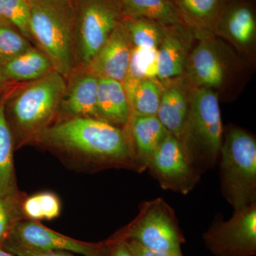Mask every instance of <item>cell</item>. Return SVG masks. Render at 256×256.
Returning a JSON list of instances; mask_svg holds the SVG:
<instances>
[{
  "instance_id": "24",
  "label": "cell",
  "mask_w": 256,
  "mask_h": 256,
  "mask_svg": "<svg viewBox=\"0 0 256 256\" xmlns=\"http://www.w3.org/2000/svg\"><path fill=\"white\" fill-rule=\"evenodd\" d=\"M185 20L200 30L214 28L222 0H176Z\"/></svg>"
},
{
  "instance_id": "4",
  "label": "cell",
  "mask_w": 256,
  "mask_h": 256,
  "mask_svg": "<svg viewBox=\"0 0 256 256\" xmlns=\"http://www.w3.org/2000/svg\"><path fill=\"white\" fill-rule=\"evenodd\" d=\"M220 190L234 212L256 204V141L250 132L229 126L220 150Z\"/></svg>"
},
{
  "instance_id": "12",
  "label": "cell",
  "mask_w": 256,
  "mask_h": 256,
  "mask_svg": "<svg viewBox=\"0 0 256 256\" xmlns=\"http://www.w3.org/2000/svg\"><path fill=\"white\" fill-rule=\"evenodd\" d=\"M220 50L214 38L206 36L190 52L185 70L196 88L213 89L224 85L227 68Z\"/></svg>"
},
{
  "instance_id": "18",
  "label": "cell",
  "mask_w": 256,
  "mask_h": 256,
  "mask_svg": "<svg viewBox=\"0 0 256 256\" xmlns=\"http://www.w3.org/2000/svg\"><path fill=\"white\" fill-rule=\"evenodd\" d=\"M214 30L236 46L247 50L256 41L255 16L248 6L234 5L218 18Z\"/></svg>"
},
{
  "instance_id": "16",
  "label": "cell",
  "mask_w": 256,
  "mask_h": 256,
  "mask_svg": "<svg viewBox=\"0 0 256 256\" xmlns=\"http://www.w3.org/2000/svg\"><path fill=\"white\" fill-rule=\"evenodd\" d=\"M163 88L156 117L166 130L183 143L188 126L190 96L182 82L171 80Z\"/></svg>"
},
{
  "instance_id": "3",
  "label": "cell",
  "mask_w": 256,
  "mask_h": 256,
  "mask_svg": "<svg viewBox=\"0 0 256 256\" xmlns=\"http://www.w3.org/2000/svg\"><path fill=\"white\" fill-rule=\"evenodd\" d=\"M33 45L66 78L78 66L73 0H30Z\"/></svg>"
},
{
  "instance_id": "9",
  "label": "cell",
  "mask_w": 256,
  "mask_h": 256,
  "mask_svg": "<svg viewBox=\"0 0 256 256\" xmlns=\"http://www.w3.org/2000/svg\"><path fill=\"white\" fill-rule=\"evenodd\" d=\"M146 170L163 190L184 195L194 188L202 175L182 143L170 132L156 148Z\"/></svg>"
},
{
  "instance_id": "5",
  "label": "cell",
  "mask_w": 256,
  "mask_h": 256,
  "mask_svg": "<svg viewBox=\"0 0 256 256\" xmlns=\"http://www.w3.org/2000/svg\"><path fill=\"white\" fill-rule=\"evenodd\" d=\"M224 132L216 92L207 88H196L190 96L188 126L182 144L202 174L218 162Z\"/></svg>"
},
{
  "instance_id": "36",
  "label": "cell",
  "mask_w": 256,
  "mask_h": 256,
  "mask_svg": "<svg viewBox=\"0 0 256 256\" xmlns=\"http://www.w3.org/2000/svg\"></svg>"
},
{
  "instance_id": "25",
  "label": "cell",
  "mask_w": 256,
  "mask_h": 256,
  "mask_svg": "<svg viewBox=\"0 0 256 256\" xmlns=\"http://www.w3.org/2000/svg\"><path fill=\"white\" fill-rule=\"evenodd\" d=\"M156 78H146L136 88L129 101L130 117L156 116L163 87Z\"/></svg>"
},
{
  "instance_id": "27",
  "label": "cell",
  "mask_w": 256,
  "mask_h": 256,
  "mask_svg": "<svg viewBox=\"0 0 256 256\" xmlns=\"http://www.w3.org/2000/svg\"><path fill=\"white\" fill-rule=\"evenodd\" d=\"M30 16V0H0V20L12 25L33 44Z\"/></svg>"
},
{
  "instance_id": "2",
  "label": "cell",
  "mask_w": 256,
  "mask_h": 256,
  "mask_svg": "<svg viewBox=\"0 0 256 256\" xmlns=\"http://www.w3.org/2000/svg\"><path fill=\"white\" fill-rule=\"evenodd\" d=\"M65 87L66 78L54 70L33 82L15 84L8 92L4 116L15 150L33 146L54 124Z\"/></svg>"
},
{
  "instance_id": "20",
  "label": "cell",
  "mask_w": 256,
  "mask_h": 256,
  "mask_svg": "<svg viewBox=\"0 0 256 256\" xmlns=\"http://www.w3.org/2000/svg\"><path fill=\"white\" fill-rule=\"evenodd\" d=\"M124 16L152 20L164 26L183 24L176 6L169 0H118Z\"/></svg>"
},
{
  "instance_id": "21",
  "label": "cell",
  "mask_w": 256,
  "mask_h": 256,
  "mask_svg": "<svg viewBox=\"0 0 256 256\" xmlns=\"http://www.w3.org/2000/svg\"><path fill=\"white\" fill-rule=\"evenodd\" d=\"M4 101L0 100V196L18 193L14 164V146L4 116Z\"/></svg>"
},
{
  "instance_id": "1",
  "label": "cell",
  "mask_w": 256,
  "mask_h": 256,
  "mask_svg": "<svg viewBox=\"0 0 256 256\" xmlns=\"http://www.w3.org/2000/svg\"><path fill=\"white\" fill-rule=\"evenodd\" d=\"M77 172L110 169L137 172L126 131L96 118L55 122L34 143Z\"/></svg>"
},
{
  "instance_id": "31",
  "label": "cell",
  "mask_w": 256,
  "mask_h": 256,
  "mask_svg": "<svg viewBox=\"0 0 256 256\" xmlns=\"http://www.w3.org/2000/svg\"><path fill=\"white\" fill-rule=\"evenodd\" d=\"M23 214L26 220H43L41 207L36 194L25 197L22 205Z\"/></svg>"
},
{
  "instance_id": "30",
  "label": "cell",
  "mask_w": 256,
  "mask_h": 256,
  "mask_svg": "<svg viewBox=\"0 0 256 256\" xmlns=\"http://www.w3.org/2000/svg\"><path fill=\"white\" fill-rule=\"evenodd\" d=\"M2 248L15 256H82L76 255L74 252H62V250L37 252V250H30L9 242H5Z\"/></svg>"
},
{
  "instance_id": "6",
  "label": "cell",
  "mask_w": 256,
  "mask_h": 256,
  "mask_svg": "<svg viewBox=\"0 0 256 256\" xmlns=\"http://www.w3.org/2000/svg\"><path fill=\"white\" fill-rule=\"evenodd\" d=\"M109 238L134 240L153 250L166 252H181L185 242L174 210L162 198L141 204L136 218Z\"/></svg>"
},
{
  "instance_id": "34",
  "label": "cell",
  "mask_w": 256,
  "mask_h": 256,
  "mask_svg": "<svg viewBox=\"0 0 256 256\" xmlns=\"http://www.w3.org/2000/svg\"><path fill=\"white\" fill-rule=\"evenodd\" d=\"M14 82H12L6 80L2 73L0 69V100H4L6 96L15 85Z\"/></svg>"
},
{
  "instance_id": "13",
  "label": "cell",
  "mask_w": 256,
  "mask_h": 256,
  "mask_svg": "<svg viewBox=\"0 0 256 256\" xmlns=\"http://www.w3.org/2000/svg\"><path fill=\"white\" fill-rule=\"evenodd\" d=\"M124 130L137 172H143L148 170L152 156L169 132L156 116H131Z\"/></svg>"
},
{
  "instance_id": "23",
  "label": "cell",
  "mask_w": 256,
  "mask_h": 256,
  "mask_svg": "<svg viewBox=\"0 0 256 256\" xmlns=\"http://www.w3.org/2000/svg\"><path fill=\"white\" fill-rule=\"evenodd\" d=\"M121 23L133 47L158 48L168 26L144 18L124 16Z\"/></svg>"
},
{
  "instance_id": "11",
  "label": "cell",
  "mask_w": 256,
  "mask_h": 256,
  "mask_svg": "<svg viewBox=\"0 0 256 256\" xmlns=\"http://www.w3.org/2000/svg\"><path fill=\"white\" fill-rule=\"evenodd\" d=\"M65 78V90L55 122L73 118L98 119L99 77L87 67L78 66Z\"/></svg>"
},
{
  "instance_id": "14",
  "label": "cell",
  "mask_w": 256,
  "mask_h": 256,
  "mask_svg": "<svg viewBox=\"0 0 256 256\" xmlns=\"http://www.w3.org/2000/svg\"><path fill=\"white\" fill-rule=\"evenodd\" d=\"M133 46L121 21L87 68L99 78L124 82Z\"/></svg>"
},
{
  "instance_id": "35",
  "label": "cell",
  "mask_w": 256,
  "mask_h": 256,
  "mask_svg": "<svg viewBox=\"0 0 256 256\" xmlns=\"http://www.w3.org/2000/svg\"><path fill=\"white\" fill-rule=\"evenodd\" d=\"M0 256H15L13 254H10V252L4 250L2 248H0Z\"/></svg>"
},
{
  "instance_id": "22",
  "label": "cell",
  "mask_w": 256,
  "mask_h": 256,
  "mask_svg": "<svg viewBox=\"0 0 256 256\" xmlns=\"http://www.w3.org/2000/svg\"><path fill=\"white\" fill-rule=\"evenodd\" d=\"M158 50L133 47L127 73L122 82L128 102L140 82L146 78H156Z\"/></svg>"
},
{
  "instance_id": "7",
  "label": "cell",
  "mask_w": 256,
  "mask_h": 256,
  "mask_svg": "<svg viewBox=\"0 0 256 256\" xmlns=\"http://www.w3.org/2000/svg\"><path fill=\"white\" fill-rule=\"evenodd\" d=\"M76 52L78 66L86 67L122 20L116 0H73Z\"/></svg>"
},
{
  "instance_id": "15",
  "label": "cell",
  "mask_w": 256,
  "mask_h": 256,
  "mask_svg": "<svg viewBox=\"0 0 256 256\" xmlns=\"http://www.w3.org/2000/svg\"><path fill=\"white\" fill-rule=\"evenodd\" d=\"M191 38V34L185 30L183 24L166 28L156 55V79L162 84L178 78L185 72Z\"/></svg>"
},
{
  "instance_id": "29",
  "label": "cell",
  "mask_w": 256,
  "mask_h": 256,
  "mask_svg": "<svg viewBox=\"0 0 256 256\" xmlns=\"http://www.w3.org/2000/svg\"><path fill=\"white\" fill-rule=\"evenodd\" d=\"M41 207L43 220H53L58 218L62 212V204L58 195L52 192L36 193Z\"/></svg>"
},
{
  "instance_id": "33",
  "label": "cell",
  "mask_w": 256,
  "mask_h": 256,
  "mask_svg": "<svg viewBox=\"0 0 256 256\" xmlns=\"http://www.w3.org/2000/svg\"><path fill=\"white\" fill-rule=\"evenodd\" d=\"M106 242L107 244L106 256H133L124 240L108 238Z\"/></svg>"
},
{
  "instance_id": "17",
  "label": "cell",
  "mask_w": 256,
  "mask_h": 256,
  "mask_svg": "<svg viewBox=\"0 0 256 256\" xmlns=\"http://www.w3.org/2000/svg\"><path fill=\"white\" fill-rule=\"evenodd\" d=\"M98 119L124 129L130 118L129 102L122 82L99 78L97 95Z\"/></svg>"
},
{
  "instance_id": "32",
  "label": "cell",
  "mask_w": 256,
  "mask_h": 256,
  "mask_svg": "<svg viewBox=\"0 0 256 256\" xmlns=\"http://www.w3.org/2000/svg\"><path fill=\"white\" fill-rule=\"evenodd\" d=\"M128 246V248L132 252L133 256H181V252H166L161 250H153L141 245L134 240H124Z\"/></svg>"
},
{
  "instance_id": "19",
  "label": "cell",
  "mask_w": 256,
  "mask_h": 256,
  "mask_svg": "<svg viewBox=\"0 0 256 256\" xmlns=\"http://www.w3.org/2000/svg\"><path fill=\"white\" fill-rule=\"evenodd\" d=\"M0 69L4 78L14 84L33 82L55 70L48 57L35 46L1 64Z\"/></svg>"
},
{
  "instance_id": "28",
  "label": "cell",
  "mask_w": 256,
  "mask_h": 256,
  "mask_svg": "<svg viewBox=\"0 0 256 256\" xmlns=\"http://www.w3.org/2000/svg\"><path fill=\"white\" fill-rule=\"evenodd\" d=\"M34 46L10 24L0 20V65Z\"/></svg>"
},
{
  "instance_id": "8",
  "label": "cell",
  "mask_w": 256,
  "mask_h": 256,
  "mask_svg": "<svg viewBox=\"0 0 256 256\" xmlns=\"http://www.w3.org/2000/svg\"><path fill=\"white\" fill-rule=\"evenodd\" d=\"M203 240L214 256H255L256 204L235 210L228 220L216 216Z\"/></svg>"
},
{
  "instance_id": "10",
  "label": "cell",
  "mask_w": 256,
  "mask_h": 256,
  "mask_svg": "<svg viewBox=\"0 0 256 256\" xmlns=\"http://www.w3.org/2000/svg\"><path fill=\"white\" fill-rule=\"evenodd\" d=\"M5 242L37 252L62 250L82 256H106L107 252L106 240L82 242L55 232L38 220H20Z\"/></svg>"
},
{
  "instance_id": "26",
  "label": "cell",
  "mask_w": 256,
  "mask_h": 256,
  "mask_svg": "<svg viewBox=\"0 0 256 256\" xmlns=\"http://www.w3.org/2000/svg\"><path fill=\"white\" fill-rule=\"evenodd\" d=\"M26 195L20 191L10 196H0V248L9 238L16 224L26 220L22 205Z\"/></svg>"
}]
</instances>
